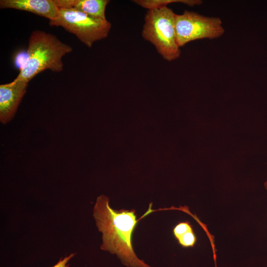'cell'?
<instances>
[{"mask_svg": "<svg viewBox=\"0 0 267 267\" xmlns=\"http://www.w3.org/2000/svg\"><path fill=\"white\" fill-rule=\"evenodd\" d=\"M93 217L102 233L101 250L116 254L122 263L130 267H151L139 259L134 250L132 237L138 220L134 209L116 210L109 204L108 197H97Z\"/></svg>", "mask_w": 267, "mask_h": 267, "instance_id": "cell-1", "label": "cell"}, {"mask_svg": "<svg viewBox=\"0 0 267 267\" xmlns=\"http://www.w3.org/2000/svg\"><path fill=\"white\" fill-rule=\"evenodd\" d=\"M72 50L70 45L61 42L56 36L41 30L33 31L29 38L27 60L13 81L28 83L45 70L62 71V57Z\"/></svg>", "mask_w": 267, "mask_h": 267, "instance_id": "cell-2", "label": "cell"}, {"mask_svg": "<svg viewBox=\"0 0 267 267\" xmlns=\"http://www.w3.org/2000/svg\"><path fill=\"white\" fill-rule=\"evenodd\" d=\"M175 14L167 6L148 10L141 33L143 39L168 61L178 58L181 53L176 39Z\"/></svg>", "mask_w": 267, "mask_h": 267, "instance_id": "cell-3", "label": "cell"}, {"mask_svg": "<svg viewBox=\"0 0 267 267\" xmlns=\"http://www.w3.org/2000/svg\"><path fill=\"white\" fill-rule=\"evenodd\" d=\"M58 8L56 18L49 21L50 26L62 27L89 47L108 36L111 24L107 19H96L72 9Z\"/></svg>", "mask_w": 267, "mask_h": 267, "instance_id": "cell-4", "label": "cell"}, {"mask_svg": "<svg viewBox=\"0 0 267 267\" xmlns=\"http://www.w3.org/2000/svg\"><path fill=\"white\" fill-rule=\"evenodd\" d=\"M175 27L179 47L197 40L220 38L225 32L220 18L205 16L187 10L181 14L175 13Z\"/></svg>", "mask_w": 267, "mask_h": 267, "instance_id": "cell-5", "label": "cell"}, {"mask_svg": "<svg viewBox=\"0 0 267 267\" xmlns=\"http://www.w3.org/2000/svg\"><path fill=\"white\" fill-rule=\"evenodd\" d=\"M28 84L12 81L0 85V120L2 123L6 124L14 117L26 92Z\"/></svg>", "mask_w": 267, "mask_h": 267, "instance_id": "cell-6", "label": "cell"}, {"mask_svg": "<svg viewBox=\"0 0 267 267\" xmlns=\"http://www.w3.org/2000/svg\"><path fill=\"white\" fill-rule=\"evenodd\" d=\"M0 7L30 12L49 21L56 18L59 13L54 0H0Z\"/></svg>", "mask_w": 267, "mask_h": 267, "instance_id": "cell-7", "label": "cell"}, {"mask_svg": "<svg viewBox=\"0 0 267 267\" xmlns=\"http://www.w3.org/2000/svg\"><path fill=\"white\" fill-rule=\"evenodd\" d=\"M58 8L74 9L96 19L106 20L108 0H54Z\"/></svg>", "mask_w": 267, "mask_h": 267, "instance_id": "cell-8", "label": "cell"}, {"mask_svg": "<svg viewBox=\"0 0 267 267\" xmlns=\"http://www.w3.org/2000/svg\"><path fill=\"white\" fill-rule=\"evenodd\" d=\"M138 5L149 9L161 8L172 3H182L190 6L200 5V0H135L133 1Z\"/></svg>", "mask_w": 267, "mask_h": 267, "instance_id": "cell-9", "label": "cell"}, {"mask_svg": "<svg viewBox=\"0 0 267 267\" xmlns=\"http://www.w3.org/2000/svg\"><path fill=\"white\" fill-rule=\"evenodd\" d=\"M177 240L183 247H192L196 242L197 238L192 229L182 234Z\"/></svg>", "mask_w": 267, "mask_h": 267, "instance_id": "cell-10", "label": "cell"}, {"mask_svg": "<svg viewBox=\"0 0 267 267\" xmlns=\"http://www.w3.org/2000/svg\"><path fill=\"white\" fill-rule=\"evenodd\" d=\"M192 229V226L190 222L185 221L178 223L174 227L173 232L175 237L177 239L182 234Z\"/></svg>", "mask_w": 267, "mask_h": 267, "instance_id": "cell-11", "label": "cell"}, {"mask_svg": "<svg viewBox=\"0 0 267 267\" xmlns=\"http://www.w3.org/2000/svg\"><path fill=\"white\" fill-rule=\"evenodd\" d=\"M75 253H71L69 255L63 258H61L59 261L52 267H69L68 262L75 256Z\"/></svg>", "mask_w": 267, "mask_h": 267, "instance_id": "cell-12", "label": "cell"}, {"mask_svg": "<svg viewBox=\"0 0 267 267\" xmlns=\"http://www.w3.org/2000/svg\"><path fill=\"white\" fill-rule=\"evenodd\" d=\"M265 187L266 189L267 190V180L264 183Z\"/></svg>", "mask_w": 267, "mask_h": 267, "instance_id": "cell-13", "label": "cell"}]
</instances>
